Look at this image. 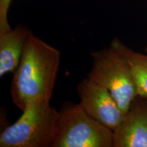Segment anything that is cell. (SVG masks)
I'll use <instances>...</instances> for the list:
<instances>
[{"instance_id": "obj_8", "label": "cell", "mask_w": 147, "mask_h": 147, "mask_svg": "<svg viewBox=\"0 0 147 147\" xmlns=\"http://www.w3.org/2000/svg\"><path fill=\"white\" fill-rule=\"evenodd\" d=\"M110 45L129 63L136 84L138 93L147 97V54L136 52L125 45L119 38H115Z\"/></svg>"}, {"instance_id": "obj_1", "label": "cell", "mask_w": 147, "mask_h": 147, "mask_svg": "<svg viewBox=\"0 0 147 147\" xmlns=\"http://www.w3.org/2000/svg\"><path fill=\"white\" fill-rule=\"evenodd\" d=\"M60 51L29 33L11 84L13 104L21 110L29 102H50L60 63Z\"/></svg>"}, {"instance_id": "obj_7", "label": "cell", "mask_w": 147, "mask_h": 147, "mask_svg": "<svg viewBox=\"0 0 147 147\" xmlns=\"http://www.w3.org/2000/svg\"><path fill=\"white\" fill-rule=\"evenodd\" d=\"M31 31L23 25L0 31V76L14 72Z\"/></svg>"}, {"instance_id": "obj_5", "label": "cell", "mask_w": 147, "mask_h": 147, "mask_svg": "<svg viewBox=\"0 0 147 147\" xmlns=\"http://www.w3.org/2000/svg\"><path fill=\"white\" fill-rule=\"evenodd\" d=\"M77 92L79 105L88 115L113 131L121 123L125 114L106 88L87 76L79 82Z\"/></svg>"}, {"instance_id": "obj_3", "label": "cell", "mask_w": 147, "mask_h": 147, "mask_svg": "<svg viewBox=\"0 0 147 147\" xmlns=\"http://www.w3.org/2000/svg\"><path fill=\"white\" fill-rule=\"evenodd\" d=\"M113 131L78 104L64 102L55 123L52 147H113Z\"/></svg>"}, {"instance_id": "obj_4", "label": "cell", "mask_w": 147, "mask_h": 147, "mask_svg": "<svg viewBox=\"0 0 147 147\" xmlns=\"http://www.w3.org/2000/svg\"><path fill=\"white\" fill-rule=\"evenodd\" d=\"M90 55L93 62L87 76L108 90L125 114L132 101L138 95L129 62L111 45Z\"/></svg>"}, {"instance_id": "obj_2", "label": "cell", "mask_w": 147, "mask_h": 147, "mask_svg": "<svg viewBox=\"0 0 147 147\" xmlns=\"http://www.w3.org/2000/svg\"><path fill=\"white\" fill-rule=\"evenodd\" d=\"M19 119L3 130L1 147H52L59 111L49 101L37 98L22 110Z\"/></svg>"}, {"instance_id": "obj_6", "label": "cell", "mask_w": 147, "mask_h": 147, "mask_svg": "<svg viewBox=\"0 0 147 147\" xmlns=\"http://www.w3.org/2000/svg\"><path fill=\"white\" fill-rule=\"evenodd\" d=\"M113 147H147V97L138 95L132 101L113 131Z\"/></svg>"}, {"instance_id": "obj_9", "label": "cell", "mask_w": 147, "mask_h": 147, "mask_svg": "<svg viewBox=\"0 0 147 147\" xmlns=\"http://www.w3.org/2000/svg\"><path fill=\"white\" fill-rule=\"evenodd\" d=\"M12 0H0V31L10 29L8 14Z\"/></svg>"}, {"instance_id": "obj_10", "label": "cell", "mask_w": 147, "mask_h": 147, "mask_svg": "<svg viewBox=\"0 0 147 147\" xmlns=\"http://www.w3.org/2000/svg\"><path fill=\"white\" fill-rule=\"evenodd\" d=\"M144 51H145V53H146V54H147V45H146V47H145V49H144Z\"/></svg>"}]
</instances>
